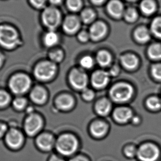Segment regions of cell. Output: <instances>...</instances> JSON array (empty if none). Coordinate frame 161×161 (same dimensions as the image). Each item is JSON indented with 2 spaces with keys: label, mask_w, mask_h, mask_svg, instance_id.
<instances>
[{
  "label": "cell",
  "mask_w": 161,
  "mask_h": 161,
  "mask_svg": "<svg viewBox=\"0 0 161 161\" xmlns=\"http://www.w3.org/2000/svg\"><path fill=\"white\" fill-rule=\"evenodd\" d=\"M121 62L124 67L128 69H133L138 65V60L132 54H127L122 57Z\"/></svg>",
  "instance_id": "7402d4cb"
},
{
  "label": "cell",
  "mask_w": 161,
  "mask_h": 161,
  "mask_svg": "<svg viewBox=\"0 0 161 161\" xmlns=\"http://www.w3.org/2000/svg\"><path fill=\"white\" fill-rule=\"evenodd\" d=\"M43 126V120L40 116L31 114L25 121L24 128L25 133L29 136H34L40 131Z\"/></svg>",
  "instance_id": "52a82bcc"
},
{
  "label": "cell",
  "mask_w": 161,
  "mask_h": 161,
  "mask_svg": "<svg viewBox=\"0 0 161 161\" xmlns=\"http://www.w3.org/2000/svg\"><path fill=\"white\" fill-rule=\"evenodd\" d=\"M69 80L72 86L77 90L86 89L87 84V77L83 72L74 69L69 75Z\"/></svg>",
  "instance_id": "9c48e42d"
},
{
  "label": "cell",
  "mask_w": 161,
  "mask_h": 161,
  "mask_svg": "<svg viewBox=\"0 0 161 161\" xmlns=\"http://www.w3.org/2000/svg\"><path fill=\"white\" fill-rule=\"evenodd\" d=\"M92 1L93 3H95L99 4V3H103L104 0H92Z\"/></svg>",
  "instance_id": "7dc6e473"
},
{
  "label": "cell",
  "mask_w": 161,
  "mask_h": 161,
  "mask_svg": "<svg viewBox=\"0 0 161 161\" xmlns=\"http://www.w3.org/2000/svg\"><path fill=\"white\" fill-rule=\"evenodd\" d=\"M142 11L146 14H151L156 9V5L152 0H144L141 4Z\"/></svg>",
  "instance_id": "cb8c5ba5"
},
{
  "label": "cell",
  "mask_w": 161,
  "mask_h": 161,
  "mask_svg": "<svg viewBox=\"0 0 161 161\" xmlns=\"http://www.w3.org/2000/svg\"><path fill=\"white\" fill-rule=\"evenodd\" d=\"M30 97L34 103L39 105H42L44 104L47 101V93L43 88L36 87L31 91Z\"/></svg>",
  "instance_id": "4fadbf2b"
},
{
  "label": "cell",
  "mask_w": 161,
  "mask_h": 161,
  "mask_svg": "<svg viewBox=\"0 0 161 161\" xmlns=\"http://www.w3.org/2000/svg\"><path fill=\"white\" fill-rule=\"evenodd\" d=\"M19 34L14 27L8 25H0V45L6 49H14L21 44Z\"/></svg>",
  "instance_id": "6da1fadb"
},
{
  "label": "cell",
  "mask_w": 161,
  "mask_h": 161,
  "mask_svg": "<svg viewBox=\"0 0 161 161\" xmlns=\"http://www.w3.org/2000/svg\"><path fill=\"white\" fill-rule=\"evenodd\" d=\"M12 104L16 109L21 110L26 107L27 101L25 98L18 97L14 100Z\"/></svg>",
  "instance_id": "d6a6232c"
},
{
  "label": "cell",
  "mask_w": 161,
  "mask_h": 161,
  "mask_svg": "<svg viewBox=\"0 0 161 161\" xmlns=\"http://www.w3.org/2000/svg\"><path fill=\"white\" fill-rule=\"evenodd\" d=\"M69 161H87L85 158L82 157H76L72 158Z\"/></svg>",
  "instance_id": "7bdbcfd3"
},
{
  "label": "cell",
  "mask_w": 161,
  "mask_h": 161,
  "mask_svg": "<svg viewBox=\"0 0 161 161\" xmlns=\"http://www.w3.org/2000/svg\"><path fill=\"white\" fill-rule=\"evenodd\" d=\"M125 153L126 156L128 157H133L136 154H137V151L134 147L129 146V147L126 148L125 150Z\"/></svg>",
  "instance_id": "f35d334b"
},
{
  "label": "cell",
  "mask_w": 161,
  "mask_h": 161,
  "mask_svg": "<svg viewBox=\"0 0 161 161\" xmlns=\"http://www.w3.org/2000/svg\"><path fill=\"white\" fill-rule=\"evenodd\" d=\"M33 7L36 9H44L46 8V5L48 0H29Z\"/></svg>",
  "instance_id": "e575fe53"
},
{
  "label": "cell",
  "mask_w": 161,
  "mask_h": 161,
  "mask_svg": "<svg viewBox=\"0 0 161 161\" xmlns=\"http://www.w3.org/2000/svg\"><path fill=\"white\" fill-rule=\"evenodd\" d=\"M61 20L60 12L54 6L46 7L42 14V21L49 31H55Z\"/></svg>",
  "instance_id": "277c9868"
},
{
  "label": "cell",
  "mask_w": 161,
  "mask_h": 161,
  "mask_svg": "<svg viewBox=\"0 0 161 161\" xmlns=\"http://www.w3.org/2000/svg\"><path fill=\"white\" fill-rule=\"evenodd\" d=\"M11 101V97L7 92L0 91V108H5Z\"/></svg>",
  "instance_id": "4dcf8cb0"
},
{
  "label": "cell",
  "mask_w": 161,
  "mask_h": 161,
  "mask_svg": "<svg viewBox=\"0 0 161 161\" xmlns=\"http://www.w3.org/2000/svg\"><path fill=\"white\" fill-rule=\"evenodd\" d=\"M152 74L154 78L161 80V64H156L153 66Z\"/></svg>",
  "instance_id": "8d00e7d4"
},
{
  "label": "cell",
  "mask_w": 161,
  "mask_h": 161,
  "mask_svg": "<svg viewBox=\"0 0 161 161\" xmlns=\"http://www.w3.org/2000/svg\"><path fill=\"white\" fill-rule=\"evenodd\" d=\"M135 36L140 42H146L150 39V34L146 28L140 27L135 31Z\"/></svg>",
  "instance_id": "603a6c76"
},
{
  "label": "cell",
  "mask_w": 161,
  "mask_h": 161,
  "mask_svg": "<svg viewBox=\"0 0 161 161\" xmlns=\"http://www.w3.org/2000/svg\"><path fill=\"white\" fill-rule=\"evenodd\" d=\"M94 62L93 58L89 56H85L80 61V65L85 69H90L93 66Z\"/></svg>",
  "instance_id": "836d02e7"
},
{
  "label": "cell",
  "mask_w": 161,
  "mask_h": 161,
  "mask_svg": "<svg viewBox=\"0 0 161 161\" xmlns=\"http://www.w3.org/2000/svg\"><path fill=\"white\" fill-rule=\"evenodd\" d=\"M78 142L71 134H64L58 137L55 142L56 150L63 156H70L76 151Z\"/></svg>",
  "instance_id": "7a4b0ae2"
},
{
  "label": "cell",
  "mask_w": 161,
  "mask_h": 161,
  "mask_svg": "<svg viewBox=\"0 0 161 161\" xmlns=\"http://www.w3.org/2000/svg\"><path fill=\"white\" fill-rule=\"evenodd\" d=\"M74 103L72 97L67 94H64L58 97L56 101L57 107L63 110H67L71 109L73 107Z\"/></svg>",
  "instance_id": "ac0fdd59"
},
{
  "label": "cell",
  "mask_w": 161,
  "mask_h": 161,
  "mask_svg": "<svg viewBox=\"0 0 161 161\" xmlns=\"http://www.w3.org/2000/svg\"><path fill=\"white\" fill-rule=\"evenodd\" d=\"M54 137L49 134L40 135L36 139V145L38 147L44 151H49L55 145Z\"/></svg>",
  "instance_id": "8fae6325"
},
{
  "label": "cell",
  "mask_w": 161,
  "mask_h": 161,
  "mask_svg": "<svg viewBox=\"0 0 161 161\" xmlns=\"http://www.w3.org/2000/svg\"><path fill=\"white\" fill-rule=\"evenodd\" d=\"M133 89L131 86L125 83H119L114 86L110 91L112 99L116 102H124L132 96Z\"/></svg>",
  "instance_id": "8992f818"
},
{
  "label": "cell",
  "mask_w": 161,
  "mask_h": 161,
  "mask_svg": "<svg viewBox=\"0 0 161 161\" xmlns=\"http://www.w3.org/2000/svg\"><path fill=\"white\" fill-rule=\"evenodd\" d=\"M124 16L126 20L129 22H132L136 19L137 14L135 9L129 8L125 12Z\"/></svg>",
  "instance_id": "d590c367"
},
{
  "label": "cell",
  "mask_w": 161,
  "mask_h": 161,
  "mask_svg": "<svg viewBox=\"0 0 161 161\" xmlns=\"http://www.w3.org/2000/svg\"><path fill=\"white\" fill-rule=\"evenodd\" d=\"M159 154L158 148L151 143H146L141 146L137 155L142 161H155Z\"/></svg>",
  "instance_id": "ba28073f"
},
{
  "label": "cell",
  "mask_w": 161,
  "mask_h": 161,
  "mask_svg": "<svg viewBox=\"0 0 161 161\" xmlns=\"http://www.w3.org/2000/svg\"><path fill=\"white\" fill-rule=\"evenodd\" d=\"M107 27L102 22H97L92 25L90 29V36L94 40H98L105 35Z\"/></svg>",
  "instance_id": "2e32d148"
},
{
  "label": "cell",
  "mask_w": 161,
  "mask_h": 161,
  "mask_svg": "<svg viewBox=\"0 0 161 161\" xmlns=\"http://www.w3.org/2000/svg\"><path fill=\"white\" fill-rule=\"evenodd\" d=\"M24 142L22 134L16 129H11L6 135V142L9 147L17 149L20 147Z\"/></svg>",
  "instance_id": "30bf717a"
},
{
  "label": "cell",
  "mask_w": 161,
  "mask_h": 161,
  "mask_svg": "<svg viewBox=\"0 0 161 161\" xmlns=\"http://www.w3.org/2000/svg\"><path fill=\"white\" fill-rule=\"evenodd\" d=\"M109 74L103 71L94 72L92 77L93 85L96 88H102L107 85L109 81Z\"/></svg>",
  "instance_id": "5bb4252c"
},
{
  "label": "cell",
  "mask_w": 161,
  "mask_h": 161,
  "mask_svg": "<svg viewBox=\"0 0 161 161\" xmlns=\"http://www.w3.org/2000/svg\"><path fill=\"white\" fill-rule=\"evenodd\" d=\"M4 60H5V58L4 56L3 55V54L0 53V68L2 67L3 64L4 63Z\"/></svg>",
  "instance_id": "bcb514c9"
},
{
  "label": "cell",
  "mask_w": 161,
  "mask_h": 161,
  "mask_svg": "<svg viewBox=\"0 0 161 161\" xmlns=\"http://www.w3.org/2000/svg\"><path fill=\"white\" fill-rule=\"evenodd\" d=\"M56 72L55 64L51 61H44L39 63L34 70L36 79L42 82H47L54 77Z\"/></svg>",
  "instance_id": "5b68a950"
},
{
  "label": "cell",
  "mask_w": 161,
  "mask_h": 161,
  "mask_svg": "<svg viewBox=\"0 0 161 161\" xmlns=\"http://www.w3.org/2000/svg\"><path fill=\"white\" fill-rule=\"evenodd\" d=\"M7 132V126L5 124H0V138L3 137Z\"/></svg>",
  "instance_id": "60d3db41"
},
{
  "label": "cell",
  "mask_w": 161,
  "mask_h": 161,
  "mask_svg": "<svg viewBox=\"0 0 161 161\" xmlns=\"http://www.w3.org/2000/svg\"><path fill=\"white\" fill-rule=\"evenodd\" d=\"M59 40V36L55 31H49L43 36V43L46 47H54L58 44Z\"/></svg>",
  "instance_id": "e0dca14e"
},
{
  "label": "cell",
  "mask_w": 161,
  "mask_h": 161,
  "mask_svg": "<svg viewBox=\"0 0 161 161\" xmlns=\"http://www.w3.org/2000/svg\"><path fill=\"white\" fill-rule=\"evenodd\" d=\"M132 112L128 108H118L114 112V118L119 123H126L132 118Z\"/></svg>",
  "instance_id": "9a60e30c"
},
{
  "label": "cell",
  "mask_w": 161,
  "mask_h": 161,
  "mask_svg": "<svg viewBox=\"0 0 161 161\" xmlns=\"http://www.w3.org/2000/svg\"><path fill=\"white\" fill-rule=\"evenodd\" d=\"M48 1L51 5H53V6H55L60 5L63 2V0H48Z\"/></svg>",
  "instance_id": "b9f144b4"
},
{
  "label": "cell",
  "mask_w": 161,
  "mask_h": 161,
  "mask_svg": "<svg viewBox=\"0 0 161 161\" xmlns=\"http://www.w3.org/2000/svg\"><path fill=\"white\" fill-rule=\"evenodd\" d=\"M49 161H64L62 159L59 158L56 156H52L50 159Z\"/></svg>",
  "instance_id": "f6af8a7d"
},
{
  "label": "cell",
  "mask_w": 161,
  "mask_h": 161,
  "mask_svg": "<svg viewBox=\"0 0 161 161\" xmlns=\"http://www.w3.org/2000/svg\"><path fill=\"white\" fill-rule=\"evenodd\" d=\"M118 73V67H113L112 68V69L110 71V74L112 75H116Z\"/></svg>",
  "instance_id": "ee69618b"
},
{
  "label": "cell",
  "mask_w": 161,
  "mask_h": 161,
  "mask_svg": "<svg viewBox=\"0 0 161 161\" xmlns=\"http://www.w3.org/2000/svg\"><path fill=\"white\" fill-rule=\"evenodd\" d=\"M66 5L70 11H78L82 6V2L80 0H67Z\"/></svg>",
  "instance_id": "f1b7e54d"
},
{
  "label": "cell",
  "mask_w": 161,
  "mask_h": 161,
  "mask_svg": "<svg viewBox=\"0 0 161 161\" xmlns=\"http://www.w3.org/2000/svg\"><path fill=\"white\" fill-rule=\"evenodd\" d=\"M80 27V20L75 16L67 17L63 23V30L68 34H74Z\"/></svg>",
  "instance_id": "7c38bea8"
},
{
  "label": "cell",
  "mask_w": 161,
  "mask_h": 161,
  "mask_svg": "<svg viewBox=\"0 0 161 161\" xmlns=\"http://www.w3.org/2000/svg\"><path fill=\"white\" fill-rule=\"evenodd\" d=\"M139 122V119L137 117H135L132 119V123L134 124H136Z\"/></svg>",
  "instance_id": "c3c4849f"
},
{
  "label": "cell",
  "mask_w": 161,
  "mask_h": 161,
  "mask_svg": "<svg viewBox=\"0 0 161 161\" xmlns=\"http://www.w3.org/2000/svg\"><path fill=\"white\" fill-rule=\"evenodd\" d=\"M64 57V54L61 50H54L50 52L49 54L50 61L55 64L60 63L61 61L63 60Z\"/></svg>",
  "instance_id": "4316f807"
},
{
  "label": "cell",
  "mask_w": 161,
  "mask_h": 161,
  "mask_svg": "<svg viewBox=\"0 0 161 161\" xmlns=\"http://www.w3.org/2000/svg\"><path fill=\"white\" fill-rule=\"evenodd\" d=\"M97 60L99 65L102 66H106L110 63L112 58L110 55L107 52L101 51L97 54Z\"/></svg>",
  "instance_id": "d4e9b609"
},
{
  "label": "cell",
  "mask_w": 161,
  "mask_h": 161,
  "mask_svg": "<svg viewBox=\"0 0 161 161\" xmlns=\"http://www.w3.org/2000/svg\"><path fill=\"white\" fill-rule=\"evenodd\" d=\"M89 38V34L87 32L85 31H82L78 34V39L83 42H85L87 41Z\"/></svg>",
  "instance_id": "ab89813d"
},
{
  "label": "cell",
  "mask_w": 161,
  "mask_h": 161,
  "mask_svg": "<svg viewBox=\"0 0 161 161\" xmlns=\"http://www.w3.org/2000/svg\"><path fill=\"white\" fill-rule=\"evenodd\" d=\"M108 10L112 16L119 17L123 14V6L120 1L113 0L108 5Z\"/></svg>",
  "instance_id": "d6986e66"
},
{
  "label": "cell",
  "mask_w": 161,
  "mask_h": 161,
  "mask_svg": "<svg viewBox=\"0 0 161 161\" xmlns=\"http://www.w3.org/2000/svg\"><path fill=\"white\" fill-rule=\"evenodd\" d=\"M111 109V104L106 99H103L98 102L96 105V110L98 114L104 116L107 115Z\"/></svg>",
  "instance_id": "44dd1931"
},
{
  "label": "cell",
  "mask_w": 161,
  "mask_h": 161,
  "mask_svg": "<svg viewBox=\"0 0 161 161\" xmlns=\"http://www.w3.org/2000/svg\"><path fill=\"white\" fill-rule=\"evenodd\" d=\"M31 81L29 76L25 74H17L9 80V87L14 94H25L31 87Z\"/></svg>",
  "instance_id": "3957f363"
},
{
  "label": "cell",
  "mask_w": 161,
  "mask_h": 161,
  "mask_svg": "<svg viewBox=\"0 0 161 161\" xmlns=\"http://www.w3.org/2000/svg\"><path fill=\"white\" fill-rule=\"evenodd\" d=\"M107 131V126L102 121H96L92 124L91 131L96 137H101L105 134Z\"/></svg>",
  "instance_id": "ffe728a7"
},
{
  "label": "cell",
  "mask_w": 161,
  "mask_h": 161,
  "mask_svg": "<svg viewBox=\"0 0 161 161\" xmlns=\"http://www.w3.org/2000/svg\"><path fill=\"white\" fill-rule=\"evenodd\" d=\"M151 29L155 36L161 38V17L154 19L151 25Z\"/></svg>",
  "instance_id": "83f0119b"
},
{
  "label": "cell",
  "mask_w": 161,
  "mask_h": 161,
  "mask_svg": "<svg viewBox=\"0 0 161 161\" xmlns=\"http://www.w3.org/2000/svg\"><path fill=\"white\" fill-rule=\"evenodd\" d=\"M95 14L91 9H86L81 14V18L83 22L86 23L91 22L94 19Z\"/></svg>",
  "instance_id": "1f68e13d"
},
{
  "label": "cell",
  "mask_w": 161,
  "mask_h": 161,
  "mask_svg": "<svg viewBox=\"0 0 161 161\" xmlns=\"http://www.w3.org/2000/svg\"><path fill=\"white\" fill-rule=\"evenodd\" d=\"M129 1H135V0H129Z\"/></svg>",
  "instance_id": "681fc988"
},
{
  "label": "cell",
  "mask_w": 161,
  "mask_h": 161,
  "mask_svg": "<svg viewBox=\"0 0 161 161\" xmlns=\"http://www.w3.org/2000/svg\"><path fill=\"white\" fill-rule=\"evenodd\" d=\"M148 55L153 59H161V45L155 44L151 45L148 50Z\"/></svg>",
  "instance_id": "484cf974"
},
{
  "label": "cell",
  "mask_w": 161,
  "mask_h": 161,
  "mask_svg": "<svg viewBox=\"0 0 161 161\" xmlns=\"http://www.w3.org/2000/svg\"><path fill=\"white\" fill-rule=\"evenodd\" d=\"M147 105L151 109H158L161 108V101L159 99L155 97H151L147 101Z\"/></svg>",
  "instance_id": "f546056e"
},
{
  "label": "cell",
  "mask_w": 161,
  "mask_h": 161,
  "mask_svg": "<svg viewBox=\"0 0 161 161\" xmlns=\"http://www.w3.org/2000/svg\"><path fill=\"white\" fill-rule=\"evenodd\" d=\"M82 97L86 101H91L94 98V93L92 90L85 89L82 92Z\"/></svg>",
  "instance_id": "74e56055"
}]
</instances>
